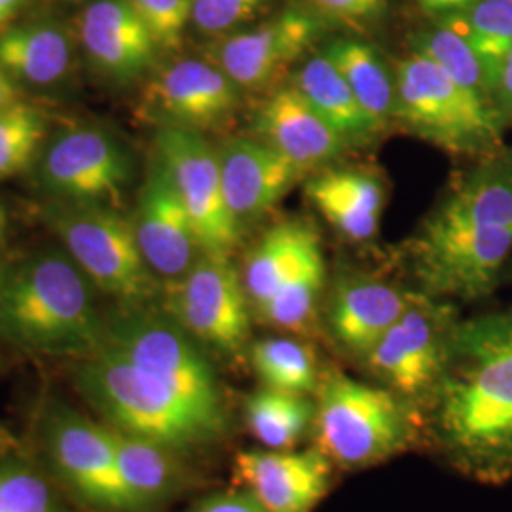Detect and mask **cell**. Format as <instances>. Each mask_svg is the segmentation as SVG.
<instances>
[{"label": "cell", "instance_id": "cell-1", "mask_svg": "<svg viewBox=\"0 0 512 512\" xmlns=\"http://www.w3.org/2000/svg\"><path fill=\"white\" fill-rule=\"evenodd\" d=\"M433 393L440 442L459 469L512 478V308L452 325Z\"/></svg>", "mask_w": 512, "mask_h": 512}, {"label": "cell", "instance_id": "cell-2", "mask_svg": "<svg viewBox=\"0 0 512 512\" xmlns=\"http://www.w3.org/2000/svg\"><path fill=\"white\" fill-rule=\"evenodd\" d=\"M95 285L65 249H40L0 268V336L35 355L84 359L105 344Z\"/></svg>", "mask_w": 512, "mask_h": 512}, {"label": "cell", "instance_id": "cell-3", "mask_svg": "<svg viewBox=\"0 0 512 512\" xmlns=\"http://www.w3.org/2000/svg\"><path fill=\"white\" fill-rule=\"evenodd\" d=\"M74 384L112 429L173 452L220 439L226 425L188 403L160 376L103 344L74 368Z\"/></svg>", "mask_w": 512, "mask_h": 512}, {"label": "cell", "instance_id": "cell-4", "mask_svg": "<svg viewBox=\"0 0 512 512\" xmlns=\"http://www.w3.org/2000/svg\"><path fill=\"white\" fill-rule=\"evenodd\" d=\"M395 116L416 137L450 154L495 156L505 118L494 103L461 86L437 63L408 55L397 67Z\"/></svg>", "mask_w": 512, "mask_h": 512}, {"label": "cell", "instance_id": "cell-5", "mask_svg": "<svg viewBox=\"0 0 512 512\" xmlns=\"http://www.w3.org/2000/svg\"><path fill=\"white\" fill-rule=\"evenodd\" d=\"M42 220L97 291L122 306H141L154 294L152 272L137 245L133 224L118 207L50 200L42 207Z\"/></svg>", "mask_w": 512, "mask_h": 512}, {"label": "cell", "instance_id": "cell-6", "mask_svg": "<svg viewBox=\"0 0 512 512\" xmlns=\"http://www.w3.org/2000/svg\"><path fill=\"white\" fill-rule=\"evenodd\" d=\"M319 450L334 463L370 467L399 454L410 440V418L395 393L332 374L315 412Z\"/></svg>", "mask_w": 512, "mask_h": 512}, {"label": "cell", "instance_id": "cell-7", "mask_svg": "<svg viewBox=\"0 0 512 512\" xmlns=\"http://www.w3.org/2000/svg\"><path fill=\"white\" fill-rule=\"evenodd\" d=\"M512 253V228L461 219L439 205L412 241L414 274L431 294L476 300L494 291Z\"/></svg>", "mask_w": 512, "mask_h": 512}, {"label": "cell", "instance_id": "cell-8", "mask_svg": "<svg viewBox=\"0 0 512 512\" xmlns=\"http://www.w3.org/2000/svg\"><path fill=\"white\" fill-rule=\"evenodd\" d=\"M105 344L160 376L213 420L228 423L215 368L198 342L169 315L122 306L107 319Z\"/></svg>", "mask_w": 512, "mask_h": 512}, {"label": "cell", "instance_id": "cell-9", "mask_svg": "<svg viewBox=\"0 0 512 512\" xmlns=\"http://www.w3.org/2000/svg\"><path fill=\"white\" fill-rule=\"evenodd\" d=\"M131 179L133 160L128 147L101 126L65 129L38 156L37 183L50 200L118 207Z\"/></svg>", "mask_w": 512, "mask_h": 512}, {"label": "cell", "instance_id": "cell-10", "mask_svg": "<svg viewBox=\"0 0 512 512\" xmlns=\"http://www.w3.org/2000/svg\"><path fill=\"white\" fill-rule=\"evenodd\" d=\"M167 315L196 342L236 355L251 334L249 296L228 255L202 253L186 274L169 283Z\"/></svg>", "mask_w": 512, "mask_h": 512}, {"label": "cell", "instance_id": "cell-11", "mask_svg": "<svg viewBox=\"0 0 512 512\" xmlns=\"http://www.w3.org/2000/svg\"><path fill=\"white\" fill-rule=\"evenodd\" d=\"M156 158L183 200L203 253L230 256L241 226L224 198L217 148L200 131L158 128Z\"/></svg>", "mask_w": 512, "mask_h": 512}, {"label": "cell", "instance_id": "cell-12", "mask_svg": "<svg viewBox=\"0 0 512 512\" xmlns=\"http://www.w3.org/2000/svg\"><path fill=\"white\" fill-rule=\"evenodd\" d=\"M321 35V19L289 6L253 29L217 37L207 46V59L239 90H262L311 50Z\"/></svg>", "mask_w": 512, "mask_h": 512}, {"label": "cell", "instance_id": "cell-13", "mask_svg": "<svg viewBox=\"0 0 512 512\" xmlns=\"http://www.w3.org/2000/svg\"><path fill=\"white\" fill-rule=\"evenodd\" d=\"M239 105V86L209 59H177L148 78L143 116L158 128L200 131L228 122Z\"/></svg>", "mask_w": 512, "mask_h": 512}, {"label": "cell", "instance_id": "cell-14", "mask_svg": "<svg viewBox=\"0 0 512 512\" xmlns=\"http://www.w3.org/2000/svg\"><path fill=\"white\" fill-rule=\"evenodd\" d=\"M448 313L416 296L403 317L366 355L368 366L403 397L433 393L446 361Z\"/></svg>", "mask_w": 512, "mask_h": 512}, {"label": "cell", "instance_id": "cell-15", "mask_svg": "<svg viewBox=\"0 0 512 512\" xmlns=\"http://www.w3.org/2000/svg\"><path fill=\"white\" fill-rule=\"evenodd\" d=\"M46 444L57 473L82 499L95 507L129 511L110 425L57 406L46 423Z\"/></svg>", "mask_w": 512, "mask_h": 512}, {"label": "cell", "instance_id": "cell-16", "mask_svg": "<svg viewBox=\"0 0 512 512\" xmlns=\"http://www.w3.org/2000/svg\"><path fill=\"white\" fill-rule=\"evenodd\" d=\"M141 255L152 274L181 279L202 256V245L164 164L154 158L131 219Z\"/></svg>", "mask_w": 512, "mask_h": 512}, {"label": "cell", "instance_id": "cell-17", "mask_svg": "<svg viewBox=\"0 0 512 512\" xmlns=\"http://www.w3.org/2000/svg\"><path fill=\"white\" fill-rule=\"evenodd\" d=\"M80 42L93 69L118 86L154 69L158 44L128 0H93L80 16Z\"/></svg>", "mask_w": 512, "mask_h": 512}, {"label": "cell", "instance_id": "cell-18", "mask_svg": "<svg viewBox=\"0 0 512 512\" xmlns=\"http://www.w3.org/2000/svg\"><path fill=\"white\" fill-rule=\"evenodd\" d=\"M236 475L268 512H311L330 484V459L319 450H247Z\"/></svg>", "mask_w": 512, "mask_h": 512}, {"label": "cell", "instance_id": "cell-19", "mask_svg": "<svg viewBox=\"0 0 512 512\" xmlns=\"http://www.w3.org/2000/svg\"><path fill=\"white\" fill-rule=\"evenodd\" d=\"M217 152L224 198L239 226L272 211L304 175L298 165L260 139L232 137Z\"/></svg>", "mask_w": 512, "mask_h": 512}, {"label": "cell", "instance_id": "cell-20", "mask_svg": "<svg viewBox=\"0 0 512 512\" xmlns=\"http://www.w3.org/2000/svg\"><path fill=\"white\" fill-rule=\"evenodd\" d=\"M255 131L260 141L275 148L302 171L330 164L348 148L340 133L332 129L293 84L264 101L256 112Z\"/></svg>", "mask_w": 512, "mask_h": 512}, {"label": "cell", "instance_id": "cell-21", "mask_svg": "<svg viewBox=\"0 0 512 512\" xmlns=\"http://www.w3.org/2000/svg\"><path fill=\"white\" fill-rule=\"evenodd\" d=\"M414 298V294L368 275H344L330 294V329L344 348L366 357Z\"/></svg>", "mask_w": 512, "mask_h": 512}, {"label": "cell", "instance_id": "cell-22", "mask_svg": "<svg viewBox=\"0 0 512 512\" xmlns=\"http://www.w3.org/2000/svg\"><path fill=\"white\" fill-rule=\"evenodd\" d=\"M306 194L349 241L374 238L384 211V186L363 169H330L306 184Z\"/></svg>", "mask_w": 512, "mask_h": 512}, {"label": "cell", "instance_id": "cell-23", "mask_svg": "<svg viewBox=\"0 0 512 512\" xmlns=\"http://www.w3.org/2000/svg\"><path fill=\"white\" fill-rule=\"evenodd\" d=\"M73 40L55 21H33L0 35V67L18 82L50 88L73 69Z\"/></svg>", "mask_w": 512, "mask_h": 512}, {"label": "cell", "instance_id": "cell-24", "mask_svg": "<svg viewBox=\"0 0 512 512\" xmlns=\"http://www.w3.org/2000/svg\"><path fill=\"white\" fill-rule=\"evenodd\" d=\"M293 86L349 145L372 141L382 126L366 112L327 55H313L294 73Z\"/></svg>", "mask_w": 512, "mask_h": 512}, {"label": "cell", "instance_id": "cell-25", "mask_svg": "<svg viewBox=\"0 0 512 512\" xmlns=\"http://www.w3.org/2000/svg\"><path fill=\"white\" fill-rule=\"evenodd\" d=\"M317 245L321 241L315 230L298 220L281 222L264 234L247 258L243 275L245 291L256 311L274 298Z\"/></svg>", "mask_w": 512, "mask_h": 512}, {"label": "cell", "instance_id": "cell-26", "mask_svg": "<svg viewBox=\"0 0 512 512\" xmlns=\"http://www.w3.org/2000/svg\"><path fill=\"white\" fill-rule=\"evenodd\" d=\"M114 431L116 469L129 512L145 511L171 494L177 484L173 450L154 440Z\"/></svg>", "mask_w": 512, "mask_h": 512}, {"label": "cell", "instance_id": "cell-27", "mask_svg": "<svg viewBox=\"0 0 512 512\" xmlns=\"http://www.w3.org/2000/svg\"><path fill=\"white\" fill-rule=\"evenodd\" d=\"M440 205L461 219L512 228V158H486L459 177Z\"/></svg>", "mask_w": 512, "mask_h": 512}, {"label": "cell", "instance_id": "cell-28", "mask_svg": "<svg viewBox=\"0 0 512 512\" xmlns=\"http://www.w3.org/2000/svg\"><path fill=\"white\" fill-rule=\"evenodd\" d=\"M323 54L344 76L366 112L385 128L395 116L397 84L380 54L355 38L332 40L323 48Z\"/></svg>", "mask_w": 512, "mask_h": 512}, {"label": "cell", "instance_id": "cell-29", "mask_svg": "<svg viewBox=\"0 0 512 512\" xmlns=\"http://www.w3.org/2000/svg\"><path fill=\"white\" fill-rule=\"evenodd\" d=\"M315 412L306 395L264 387L247 401V425L266 448L291 450L310 431Z\"/></svg>", "mask_w": 512, "mask_h": 512}, {"label": "cell", "instance_id": "cell-30", "mask_svg": "<svg viewBox=\"0 0 512 512\" xmlns=\"http://www.w3.org/2000/svg\"><path fill=\"white\" fill-rule=\"evenodd\" d=\"M442 21L471 44L488 73L494 95L497 74L512 48V0H476L469 10Z\"/></svg>", "mask_w": 512, "mask_h": 512}, {"label": "cell", "instance_id": "cell-31", "mask_svg": "<svg viewBox=\"0 0 512 512\" xmlns=\"http://www.w3.org/2000/svg\"><path fill=\"white\" fill-rule=\"evenodd\" d=\"M256 376L268 389L308 395L317 385L315 355L293 338H264L251 348Z\"/></svg>", "mask_w": 512, "mask_h": 512}, {"label": "cell", "instance_id": "cell-32", "mask_svg": "<svg viewBox=\"0 0 512 512\" xmlns=\"http://www.w3.org/2000/svg\"><path fill=\"white\" fill-rule=\"evenodd\" d=\"M327 279L323 247L317 245L298 266L274 298L258 311L264 321L285 330H302L310 325L317 300Z\"/></svg>", "mask_w": 512, "mask_h": 512}, {"label": "cell", "instance_id": "cell-33", "mask_svg": "<svg viewBox=\"0 0 512 512\" xmlns=\"http://www.w3.org/2000/svg\"><path fill=\"white\" fill-rule=\"evenodd\" d=\"M410 44H412V54L431 59L461 86L492 101V84H490L488 73L480 57L471 48V44L456 29H452L442 21L439 27L414 35Z\"/></svg>", "mask_w": 512, "mask_h": 512}, {"label": "cell", "instance_id": "cell-34", "mask_svg": "<svg viewBox=\"0 0 512 512\" xmlns=\"http://www.w3.org/2000/svg\"><path fill=\"white\" fill-rule=\"evenodd\" d=\"M46 120L27 103H12L0 110V179L25 171L40 156Z\"/></svg>", "mask_w": 512, "mask_h": 512}, {"label": "cell", "instance_id": "cell-35", "mask_svg": "<svg viewBox=\"0 0 512 512\" xmlns=\"http://www.w3.org/2000/svg\"><path fill=\"white\" fill-rule=\"evenodd\" d=\"M0 512H59L44 476L18 461H0Z\"/></svg>", "mask_w": 512, "mask_h": 512}, {"label": "cell", "instance_id": "cell-36", "mask_svg": "<svg viewBox=\"0 0 512 512\" xmlns=\"http://www.w3.org/2000/svg\"><path fill=\"white\" fill-rule=\"evenodd\" d=\"M135 14L143 19L158 48L175 50L184 29L192 19L194 0H128Z\"/></svg>", "mask_w": 512, "mask_h": 512}, {"label": "cell", "instance_id": "cell-37", "mask_svg": "<svg viewBox=\"0 0 512 512\" xmlns=\"http://www.w3.org/2000/svg\"><path fill=\"white\" fill-rule=\"evenodd\" d=\"M264 2L266 0H194L190 23L205 37H224L255 18Z\"/></svg>", "mask_w": 512, "mask_h": 512}, {"label": "cell", "instance_id": "cell-38", "mask_svg": "<svg viewBox=\"0 0 512 512\" xmlns=\"http://www.w3.org/2000/svg\"><path fill=\"white\" fill-rule=\"evenodd\" d=\"M311 4L330 18L344 21H374L387 10V0H310Z\"/></svg>", "mask_w": 512, "mask_h": 512}, {"label": "cell", "instance_id": "cell-39", "mask_svg": "<svg viewBox=\"0 0 512 512\" xmlns=\"http://www.w3.org/2000/svg\"><path fill=\"white\" fill-rule=\"evenodd\" d=\"M188 512H268L249 490H226L207 495Z\"/></svg>", "mask_w": 512, "mask_h": 512}, {"label": "cell", "instance_id": "cell-40", "mask_svg": "<svg viewBox=\"0 0 512 512\" xmlns=\"http://www.w3.org/2000/svg\"><path fill=\"white\" fill-rule=\"evenodd\" d=\"M495 109L507 120L512 118V48L507 57L503 59V65L495 80L494 95H492Z\"/></svg>", "mask_w": 512, "mask_h": 512}, {"label": "cell", "instance_id": "cell-41", "mask_svg": "<svg viewBox=\"0 0 512 512\" xmlns=\"http://www.w3.org/2000/svg\"><path fill=\"white\" fill-rule=\"evenodd\" d=\"M423 12L439 18H448L469 10L476 0H416Z\"/></svg>", "mask_w": 512, "mask_h": 512}, {"label": "cell", "instance_id": "cell-42", "mask_svg": "<svg viewBox=\"0 0 512 512\" xmlns=\"http://www.w3.org/2000/svg\"><path fill=\"white\" fill-rule=\"evenodd\" d=\"M16 101L18 99H16V90L12 86V78L0 67V110L10 107Z\"/></svg>", "mask_w": 512, "mask_h": 512}, {"label": "cell", "instance_id": "cell-43", "mask_svg": "<svg viewBox=\"0 0 512 512\" xmlns=\"http://www.w3.org/2000/svg\"><path fill=\"white\" fill-rule=\"evenodd\" d=\"M27 2L29 0H0V27H4L10 19L16 18Z\"/></svg>", "mask_w": 512, "mask_h": 512}, {"label": "cell", "instance_id": "cell-44", "mask_svg": "<svg viewBox=\"0 0 512 512\" xmlns=\"http://www.w3.org/2000/svg\"><path fill=\"white\" fill-rule=\"evenodd\" d=\"M6 226H8V220H6V211H4V207L0 205V243H2V239L6 236Z\"/></svg>", "mask_w": 512, "mask_h": 512}, {"label": "cell", "instance_id": "cell-45", "mask_svg": "<svg viewBox=\"0 0 512 512\" xmlns=\"http://www.w3.org/2000/svg\"><path fill=\"white\" fill-rule=\"evenodd\" d=\"M4 439V437H0V440Z\"/></svg>", "mask_w": 512, "mask_h": 512}]
</instances>
